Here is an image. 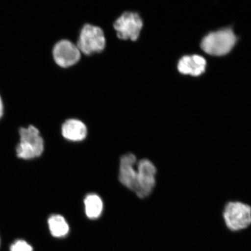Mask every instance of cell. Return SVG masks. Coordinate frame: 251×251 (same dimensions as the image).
I'll return each instance as SVG.
<instances>
[{"mask_svg":"<svg viewBox=\"0 0 251 251\" xmlns=\"http://www.w3.org/2000/svg\"><path fill=\"white\" fill-rule=\"evenodd\" d=\"M52 60L62 70L75 67L82 58L76 44L67 39H62L54 43L52 49Z\"/></svg>","mask_w":251,"mask_h":251,"instance_id":"8992f818","label":"cell"},{"mask_svg":"<svg viewBox=\"0 0 251 251\" xmlns=\"http://www.w3.org/2000/svg\"><path fill=\"white\" fill-rule=\"evenodd\" d=\"M222 216L228 230H245L251 225V206L239 201H231L224 206Z\"/></svg>","mask_w":251,"mask_h":251,"instance_id":"3957f363","label":"cell"},{"mask_svg":"<svg viewBox=\"0 0 251 251\" xmlns=\"http://www.w3.org/2000/svg\"><path fill=\"white\" fill-rule=\"evenodd\" d=\"M76 44L81 54L88 57L104 51L107 39L101 27L87 23L81 27Z\"/></svg>","mask_w":251,"mask_h":251,"instance_id":"6da1fadb","label":"cell"},{"mask_svg":"<svg viewBox=\"0 0 251 251\" xmlns=\"http://www.w3.org/2000/svg\"><path fill=\"white\" fill-rule=\"evenodd\" d=\"M61 133L65 139L77 142L86 139L88 128L80 119L69 118L61 126Z\"/></svg>","mask_w":251,"mask_h":251,"instance_id":"9c48e42d","label":"cell"},{"mask_svg":"<svg viewBox=\"0 0 251 251\" xmlns=\"http://www.w3.org/2000/svg\"><path fill=\"white\" fill-rule=\"evenodd\" d=\"M11 251H33V249L26 241L18 240L12 245Z\"/></svg>","mask_w":251,"mask_h":251,"instance_id":"4fadbf2b","label":"cell"},{"mask_svg":"<svg viewBox=\"0 0 251 251\" xmlns=\"http://www.w3.org/2000/svg\"><path fill=\"white\" fill-rule=\"evenodd\" d=\"M205 58L198 55L184 56L178 63L177 68L181 74L199 76L205 71Z\"/></svg>","mask_w":251,"mask_h":251,"instance_id":"30bf717a","label":"cell"},{"mask_svg":"<svg viewBox=\"0 0 251 251\" xmlns=\"http://www.w3.org/2000/svg\"><path fill=\"white\" fill-rule=\"evenodd\" d=\"M137 163L136 156L133 153H127L122 156L119 166V179L128 189L135 192L137 183Z\"/></svg>","mask_w":251,"mask_h":251,"instance_id":"ba28073f","label":"cell"},{"mask_svg":"<svg viewBox=\"0 0 251 251\" xmlns=\"http://www.w3.org/2000/svg\"><path fill=\"white\" fill-rule=\"evenodd\" d=\"M144 27V21L139 12L126 11L112 24L116 37L122 42L135 43L139 40Z\"/></svg>","mask_w":251,"mask_h":251,"instance_id":"7a4b0ae2","label":"cell"},{"mask_svg":"<svg viewBox=\"0 0 251 251\" xmlns=\"http://www.w3.org/2000/svg\"><path fill=\"white\" fill-rule=\"evenodd\" d=\"M137 183L135 193L140 199L150 196L156 185L157 169L153 163L148 159H143L137 163Z\"/></svg>","mask_w":251,"mask_h":251,"instance_id":"52a82bcc","label":"cell"},{"mask_svg":"<svg viewBox=\"0 0 251 251\" xmlns=\"http://www.w3.org/2000/svg\"><path fill=\"white\" fill-rule=\"evenodd\" d=\"M86 214L91 219L99 218L103 211V202L98 195L90 194L84 201Z\"/></svg>","mask_w":251,"mask_h":251,"instance_id":"8fae6325","label":"cell"},{"mask_svg":"<svg viewBox=\"0 0 251 251\" xmlns=\"http://www.w3.org/2000/svg\"><path fill=\"white\" fill-rule=\"evenodd\" d=\"M4 103H3V101H2L1 95H0V119H1L3 115H4Z\"/></svg>","mask_w":251,"mask_h":251,"instance_id":"5bb4252c","label":"cell"},{"mask_svg":"<svg viewBox=\"0 0 251 251\" xmlns=\"http://www.w3.org/2000/svg\"><path fill=\"white\" fill-rule=\"evenodd\" d=\"M20 142L17 149L19 158L30 159L39 157L44 151V141L38 128L34 126L20 130Z\"/></svg>","mask_w":251,"mask_h":251,"instance_id":"5b68a950","label":"cell"},{"mask_svg":"<svg viewBox=\"0 0 251 251\" xmlns=\"http://www.w3.org/2000/svg\"><path fill=\"white\" fill-rule=\"evenodd\" d=\"M236 42L233 31L225 29L208 34L203 39L201 46L208 54L222 56L230 52Z\"/></svg>","mask_w":251,"mask_h":251,"instance_id":"277c9868","label":"cell"},{"mask_svg":"<svg viewBox=\"0 0 251 251\" xmlns=\"http://www.w3.org/2000/svg\"><path fill=\"white\" fill-rule=\"evenodd\" d=\"M49 230L53 237L63 238L70 232V226L65 219L61 215H52L48 221Z\"/></svg>","mask_w":251,"mask_h":251,"instance_id":"7c38bea8","label":"cell"}]
</instances>
